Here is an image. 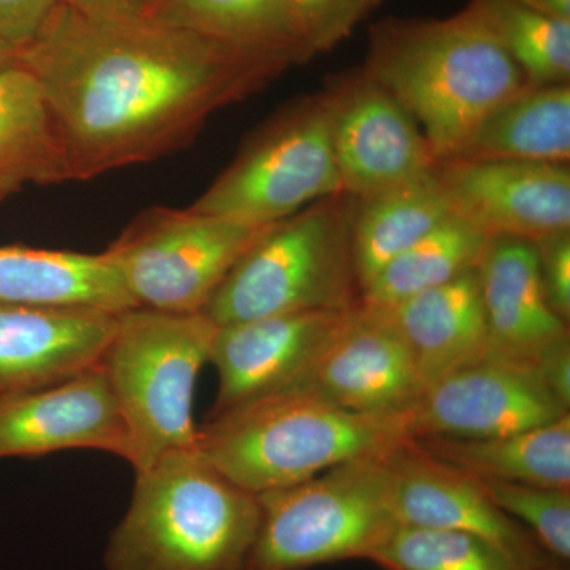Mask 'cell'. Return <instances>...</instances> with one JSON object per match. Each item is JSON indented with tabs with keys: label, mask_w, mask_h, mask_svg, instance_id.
I'll use <instances>...</instances> for the list:
<instances>
[{
	"label": "cell",
	"mask_w": 570,
	"mask_h": 570,
	"mask_svg": "<svg viewBox=\"0 0 570 570\" xmlns=\"http://www.w3.org/2000/svg\"><path fill=\"white\" fill-rule=\"evenodd\" d=\"M17 63L39 81L70 181L163 159L214 112L292 66L141 18H92L56 3Z\"/></svg>",
	"instance_id": "cell-1"
},
{
	"label": "cell",
	"mask_w": 570,
	"mask_h": 570,
	"mask_svg": "<svg viewBox=\"0 0 570 570\" xmlns=\"http://www.w3.org/2000/svg\"><path fill=\"white\" fill-rule=\"evenodd\" d=\"M362 69L406 108L436 164L455 159L491 112L531 86L466 9L379 21Z\"/></svg>",
	"instance_id": "cell-2"
},
{
	"label": "cell",
	"mask_w": 570,
	"mask_h": 570,
	"mask_svg": "<svg viewBox=\"0 0 570 570\" xmlns=\"http://www.w3.org/2000/svg\"><path fill=\"white\" fill-rule=\"evenodd\" d=\"M129 508L105 550L107 570H246L261 528L257 494L198 449L135 472Z\"/></svg>",
	"instance_id": "cell-3"
},
{
	"label": "cell",
	"mask_w": 570,
	"mask_h": 570,
	"mask_svg": "<svg viewBox=\"0 0 570 570\" xmlns=\"http://www.w3.org/2000/svg\"><path fill=\"white\" fill-rule=\"evenodd\" d=\"M406 415H371L284 389L208 417L197 449L250 493L305 482L346 461L384 455L411 439Z\"/></svg>",
	"instance_id": "cell-4"
},
{
	"label": "cell",
	"mask_w": 570,
	"mask_h": 570,
	"mask_svg": "<svg viewBox=\"0 0 570 570\" xmlns=\"http://www.w3.org/2000/svg\"><path fill=\"white\" fill-rule=\"evenodd\" d=\"M356 198L333 195L269 225L236 262L202 314L216 326L362 303L354 257Z\"/></svg>",
	"instance_id": "cell-5"
},
{
	"label": "cell",
	"mask_w": 570,
	"mask_h": 570,
	"mask_svg": "<svg viewBox=\"0 0 570 570\" xmlns=\"http://www.w3.org/2000/svg\"><path fill=\"white\" fill-rule=\"evenodd\" d=\"M216 332L202 313L132 307L116 317L99 366L129 431L127 463L135 472L167 453L197 449L195 385Z\"/></svg>",
	"instance_id": "cell-6"
},
{
	"label": "cell",
	"mask_w": 570,
	"mask_h": 570,
	"mask_svg": "<svg viewBox=\"0 0 570 570\" xmlns=\"http://www.w3.org/2000/svg\"><path fill=\"white\" fill-rule=\"evenodd\" d=\"M384 455L346 461L305 482L257 494L261 528L246 570L370 560L397 524Z\"/></svg>",
	"instance_id": "cell-7"
},
{
	"label": "cell",
	"mask_w": 570,
	"mask_h": 570,
	"mask_svg": "<svg viewBox=\"0 0 570 570\" xmlns=\"http://www.w3.org/2000/svg\"><path fill=\"white\" fill-rule=\"evenodd\" d=\"M343 193L324 96L279 112L190 209L266 227Z\"/></svg>",
	"instance_id": "cell-8"
},
{
	"label": "cell",
	"mask_w": 570,
	"mask_h": 570,
	"mask_svg": "<svg viewBox=\"0 0 570 570\" xmlns=\"http://www.w3.org/2000/svg\"><path fill=\"white\" fill-rule=\"evenodd\" d=\"M268 227L197 213L189 206H154L135 217L104 253L135 306L202 313L236 262Z\"/></svg>",
	"instance_id": "cell-9"
},
{
	"label": "cell",
	"mask_w": 570,
	"mask_h": 570,
	"mask_svg": "<svg viewBox=\"0 0 570 570\" xmlns=\"http://www.w3.org/2000/svg\"><path fill=\"white\" fill-rule=\"evenodd\" d=\"M322 96L343 193L371 197L436 167L417 122L365 70L340 75Z\"/></svg>",
	"instance_id": "cell-10"
},
{
	"label": "cell",
	"mask_w": 570,
	"mask_h": 570,
	"mask_svg": "<svg viewBox=\"0 0 570 570\" xmlns=\"http://www.w3.org/2000/svg\"><path fill=\"white\" fill-rule=\"evenodd\" d=\"M569 414L531 363L487 355L423 393L409 417L411 439L509 436Z\"/></svg>",
	"instance_id": "cell-11"
},
{
	"label": "cell",
	"mask_w": 570,
	"mask_h": 570,
	"mask_svg": "<svg viewBox=\"0 0 570 570\" xmlns=\"http://www.w3.org/2000/svg\"><path fill=\"white\" fill-rule=\"evenodd\" d=\"M333 406L371 415H406L425 387L403 337L382 307L348 311L328 346L294 385Z\"/></svg>",
	"instance_id": "cell-12"
},
{
	"label": "cell",
	"mask_w": 570,
	"mask_h": 570,
	"mask_svg": "<svg viewBox=\"0 0 570 570\" xmlns=\"http://www.w3.org/2000/svg\"><path fill=\"white\" fill-rule=\"evenodd\" d=\"M384 461L397 524L478 535L532 570L557 561L487 497L474 475L431 455L414 439L389 450Z\"/></svg>",
	"instance_id": "cell-13"
},
{
	"label": "cell",
	"mask_w": 570,
	"mask_h": 570,
	"mask_svg": "<svg viewBox=\"0 0 570 570\" xmlns=\"http://www.w3.org/2000/svg\"><path fill=\"white\" fill-rule=\"evenodd\" d=\"M450 213L490 238L570 230L569 165L452 159L434 167Z\"/></svg>",
	"instance_id": "cell-14"
},
{
	"label": "cell",
	"mask_w": 570,
	"mask_h": 570,
	"mask_svg": "<svg viewBox=\"0 0 570 570\" xmlns=\"http://www.w3.org/2000/svg\"><path fill=\"white\" fill-rule=\"evenodd\" d=\"M75 449L129 460V431L102 367L48 387L0 395V460Z\"/></svg>",
	"instance_id": "cell-15"
},
{
	"label": "cell",
	"mask_w": 570,
	"mask_h": 570,
	"mask_svg": "<svg viewBox=\"0 0 570 570\" xmlns=\"http://www.w3.org/2000/svg\"><path fill=\"white\" fill-rule=\"evenodd\" d=\"M348 311H299L217 326L209 355L217 395L208 417L294 385L328 346Z\"/></svg>",
	"instance_id": "cell-16"
},
{
	"label": "cell",
	"mask_w": 570,
	"mask_h": 570,
	"mask_svg": "<svg viewBox=\"0 0 570 570\" xmlns=\"http://www.w3.org/2000/svg\"><path fill=\"white\" fill-rule=\"evenodd\" d=\"M118 314L0 305V395L58 384L99 365Z\"/></svg>",
	"instance_id": "cell-17"
},
{
	"label": "cell",
	"mask_w": 570,
	"mask_h": 570,
	"mask_svg": "<svg viewBox=\"0 0 570 570\" xmlns=\"http://www.w3.org/2000/svg\"><path fill=\"white\" fill-rule=\"evenodd\" d=\"M489 355L534 365L550 344L570 336L540 283L534 245L494 236L478 266Z\"/></svg>",
	"instance_id": "cell-18"
},
{
	"label": "cell",
	"mask_w": 570,
	"mask_h": 570,
	"mask_svg": "<svg viewBox=\"0 0 570 570\" xmlns=\"http://www.w3.org/2000/svg\"><path fill=\"white\" fill-rule=\"evenodd\" d=\"M382 309L403 337L425 390L489 355L478 268Z\"/></svg>",
	"instance_id": "cell-19"
},
{
	"label": "cell",
	"mask_w": 570,
	"mask_h": 570,
	"mask_svg": "<svg viewBox=\"0 0 570 570\" xmlns=\"http://www.w3.org/2000/svg\"><path fill=\"white\" fill-rule=\"evenodd\" d=\"M0 305L86 306L132 309L118 269L107 254L0 246Z\"/></svg>",
	"instance_id": "cell-20"
},
{
	"label": "cell",
	"mask_w": 570,
	"mask_h": 570,
	"mask_svg": "<svg viewBox=\"0 0 570 570\" xmlns=\"http://www.w3.org/2000/svg\"><path fill=\"white\" fill-rule=\"evenodd\" d=\"M141 20L287 59L314 58L287 0H145Z\"/></svg>",
	"instance_id": "cell-21"
},
{
	"label": "cell",
	"mask_w": 570,
	"mask_h": 570,
	"mask_svg": "<svg viewBox=\"0 0 570 570\" xmlns=\"http://www.w3.org/2000/svg\"><path fill=\"white\" fill-rule=\"evenodd\" d=\"M70 183L50 107L31 71L0 70V204L29 186Z\"/></svg>",
	"instance_id": "cell-22"
},
{
	"label": "cell",
	"mask_w": 570,
	"mask_h": 570,
	"mask_svg": "<svg viewBox=\"0 0 570 570\" xmlns=\"http://www.w3.org/2000/svg\"><path fill=\"white\" fill-rule=\"evenodd\" d=\"M414 441L474 478L570 490V414L509 436Z\"/></svg>",
	"instance_id": "cell-23"
},
{
	"label": "cell",
	"mask_w": 570,
	"mask_h": 570,
	"mask_svg": "<svg viewBox=\"0 0 570 570\" xmlns=\"http://www.w3.org/2000/svg\"><path fill=\"white\" fill-rule=\"evenodd\" d=\"M455 159L569 165L570 86H528L480 124Z\"/></svg>",
	"instance_id": "cell-24"
},
{
	"label": "cell",
	"mask_w": 570,
	"mask_h": 570,
	"mask_svg": "<svg viewBox=\"0 0 570 570\" xmlns=\"http://www.w3.org/2000/svg\"><path fill=\"white\" fill-rule=\"evenodd\" d=\"M450 216L448 198L434 170L384 193L356 198L354 257L360 291Z\"/></svg>",
	"instance_id": "cell-25"
},
{
	"label": "cell",
	"mask_w": 570,
	"mask_h": 570,
	"mask_svg": "<svg viewBox=\"0 0 570 570\" xmlns=\"http://www.w3.org/2000/svg\"><path fill=\"white\" fill-rule=\"evenodd\" d=\"M489 243V235L450 216L390 262L362 292V303L395 306L411 296L466 275L478 268Z\"/></svg>",
	"instance_id": "cell-26"
},
{
	"label": "cell",
	"mask_w": 570,
	"mask_h": 570,
	"mask_svg": "<svg viewBox=\"0 0 570 570\" xmlns=\"http://www.w3.org/2000/svg\"><path fill=\"white\" fill-rule=\"evenodd\" d=\"M464 9L494 37L531 86L569 85L570 21L512 0H471Z\"/></svg>",
	"instance_id": "cell-27"
},
{
	"label": "cell",
	"mask_w": 570,
	"mask_h": 570,
	"mask_svg": "<svg viewBox=\"0 0 570 570\" xmlns=\"http://www.w3.org/2000/svg\"><path fill=\"white\" fill-rule=\"evenodd\" d=\"M382 570H532L466 532L396 524L371 554Z\"/></svg>",
	"instance_id": "cell-28"
},
{
	"label": "cell",
	"mask_w": 570,
	"mask_h": 570,
	"mask_svg": "<svg viewBox=\"0 0 570 570\" xmlns=\"http://www.w3.org/2000/svg\"><path fill=\"white\" fill-rule=\"evenodd\" d=\"M487 497L539 540L557 561H570V490L479 479Z\"/></svg>",
	"instance_id": "cell-29"
},
{
	"label": "cell",
	"mask_w": 570,
	"mask_h": 570,
	"mask_svg": "<svg viewBox=\"0 0 570 570\" xmlns=\"http://www.w3.org/2000/svg\"><path fill=\"white\" fill-rule=\"evenodd\" d=\"M382 0H287L313 56L332 51L354 33Z\"/></svg>",
	"instance_id": "cell-30"
},
{
	"label": "cell",
	"mask_w": 570,
	"mask_h": 570,
	"mask_svg": "<svg viewBox=\"0 0 570 570\" xmlns=\"http://www.w3.org/2000/svg\"><path fill=\"white\" fill-rule=\"evenodd\" d=\"M534 245L540 283L553 313L570 321V230L543 236Z\"/></svg>",
	"instance_id": "cell-31"
},
{
	"label": "cell",
	"mask_w": 570,
	"mask_h": 570,
	"mask_svg": "<svg viewBox=\"0 0 570 570\" xmlns=\"http://www.w3.org/2000/svg\"><path fill=\"white\" fill-rule=\"evenodd\" d=\"M56 3V0H0V40L20 50L40 31Z\"/></svg>",
	"instance_id": "cell-32"
},
{
	"label": "cell",
	"mask_w": 570,
	"mask_h": 570,
	"mask_svg": "<svg viewBox=\"0 0 570 570\" xmlns=\"http://www.w3.org/2000/svg\"><path fill=\"white\" fill-rule=\"evenodd\" d=\"M540 381L566 409H570V336L550 344L534 362Z\"/></svg>",
	"instance_id": "cell-33"
},
{
	"label": "cell",
	"mask_w": 570,
	"mask_h": 570,
	"mask_svg": "<svg viewBox=\"0 0 570 570\" xmlns=\"http://www.w3.org/2000/svg\"><path fill=\"white\" fill-rule=\"evenodd\" d=\"M59 6L92 18H138L145 0H56Z\"/></svg>",
	"instance_id": "cell-34"
},
{
	"label": "cell",
	"mask_w": 570,
	"mask_h": 570,
	"mask_svg": "<svg viewBox=\"0 0 570 570\" xmlns=\"http://www.w3.org/2000/svg\"><path fill=\"white\" fill-rule=\"evenodd\" d=\"M528 9L570 21V0H512Z\"/></svg>",
	"instance_id": "cell-35"
},
{
	"label": "cell",
	"mask_w": 570,
	"mask_h": 570,
	"mask_svg": "<svg viewBox=\"0 0 570 570\" xmlns=\"http://www.w3.org/2000/svg\"><path fill=\"white\" fill-rule=\"evenodd\" d=\"M17 48L11 47L7 41L0 40V70L13 66L17 62Z\"/></svg>",
	"instance_id": "cell-36"
},
{
	"label": "cell",
	"mask_w": 570,
	"mask_h": 570,
	"mask_svg": "<svg viewBox=\"0 0 570 570\" xmlns=\"http://www.w3.org/2000/svg\"><path fill=\"white\" fill-rule=\"evenodd\" d=\"M538 570H569V564H566V562H561V561H553V562H550L549 566H546V568L538 569Z\"/></svg>",
	"instance_id": "cell-37"
}]
</instances>
